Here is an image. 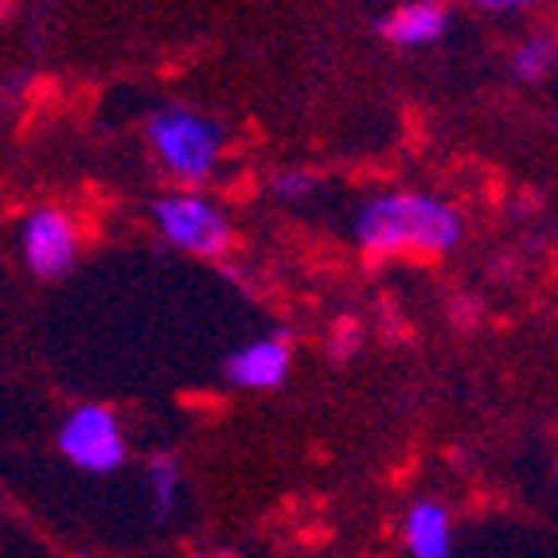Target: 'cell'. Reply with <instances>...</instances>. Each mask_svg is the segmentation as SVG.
I'll return each mask as SVG.
<instances>
[{"label":"cell","mask_w":558,"mask_h":558,"mask_svg":"<svg viewBox=\"0 0 558 558\" xmlns=\"http://www.w3.org/2000/svg\"><path fill=\"white\" fill-rule=\"evenodd\" d=\"M270 187L281 204H305V199H313L320 192V177L308 172V168H286V172H278L270 180Z\"/></svg>","instance_id":"8fae6325"},{"label":"cell","mask_w":558,"mask_h":558,"mask_svg":"<svg viewBox=\"0 0 558 558\" xmlns=\"http://www.w3.org/2000/svg\"><path fill=\"white\" fill-rule=\"evenodd\" d=\"M555 66H558V39L555 36L523 39V44L515 47V56H512V75L520 78V83H527V86L543 83Z\"/></svg>","instance_id":"30bf717a"},{"label":"cell","mask_w":558,"mask_h":558,"mask_svg":"<svg viewBox=\"0 0 558 558\" xmlns=\"http://www.w3.org/2000/svg\"><path fill=\"white\" fill-rule=\"evenodd\" d=\"M145 145L177 184L196 187L219 172L227 133L196 106L165 102L145 118Z\"/></svg>","instance_id":"7a4b0ae2"},{"label":"cell","mask_w":558,"mask_h":558,"mask_svg":"<svg viewBox=\"0 0 558 558\" xmlns=\"http://www.w3.org/2000/svg\"><path fill=\"white\" fill-rule=\"evenodd\" d=\"M145 493H149L153 515L160 523L172 520L180 508V493H184V465L172 453H153L145 465Z\"/></svg>","instance_id":"9c48e42d"},{"label":"cell","mask_w":558,"mask_h":558,"mask_svg":"<svg viewBox=\"0 0 558 558\" xmlns=\"http://www.w3.org/2000/svg\"><path fill=\"white\" fill-rule=\"evenodd\" d=\"M20 262L24 270L39 281H63L66 274L78 266V254H83V231H78L75 215L66 207L44 204L32 207L24 219H20Z\"/></svg>","instance_id":"5b68a950"},{"label":"cell","mask_w":558,"mask_h":558,"mask_svg":"<svg viewBox=\"0 0 558 558\" xmlns=\"http://www.w3.org/2000/svg\"><path fill=\"white\" fill-rule=\"evenodd\" d=\"M75 558H98V555H75Z\"/></svg>","instance_id":"4fadbf2b"},{"label":"cell","mask_w":558,"mask_h":558,"mask_svg":"<svg viewBox=\"0 0 558 558\" xmlns=\"http://www.w3.org/2000/svg\"><path fill=\"white\" fill-rule=\"evenodd\" d=\"M555 476H558V465H555Z\"/></svg>","instance_id":"5bb4252c"},{"label":"cell","mask_w":558,"mask_h":558,"mask_svg":"<svg viewBox=\"0 0 558 558\" xmlns=\"http://www.w3.org/2000/svg\"><path fill=\"white\" fill-rule=\"evenodd\" d=\"M375 28L391 47L418 51V47L438 44L449 32V9L438 0H410V4H399L395 12H387Z\"/></svg>","instance_id":"52a82bcc"},{"label":"cell","mask_w":558,"mask_h":558,"mask_svg":"<svg viewBox=\"0 0 558 558\" xmlns=\"http://www.w3.org/2000/svg\"><path fill=\"white\" fill-rule=\"evenodd\" d=\"M289 372H293V348H289L286 332L258 336L223 360V383L234 391H278Z\"/></svg>","instance_id":"8992f818"},{"label":"cell","mask_w":558,"mask_h":558,"mask_svg":"<svg viewBox=\"0 0 558 558\" xmlns=\"http://www.w3.org/2000/svg\"><path fill=\"white\" fill-rule=\"evenodd\" d=\"M352 239L367 254H449L465 239V215L429 192H379L360 204Z\"/></svg>","instance_id":"6da1fadb"},{"label":"cell","mask_w":558,"mask_h":558,"mask_svg":"<svg viewBox=\"0 0 558 558\" xmlns=\"http://www.w3.org/2000/svg\"><path fill=\"white\" fill-rule=\"evenodd\" d=\"M56 449L66 465L86 476H110L130 461L125 426L102 402H78L66 410L56 429Z\"/></svg>","instance_id":"277c9868"},{"label":"cell","mask_w":558,"mask_h":558,"mask_svg":"<svg viewBox=\"0 0 558 558\" xmlns=\"http://www.w3.org/2000/svg\"><path fill=\"white\" fill-rule=\"evenodd\" d=\"M523 9H527L523 0H481V12H493V16H515Z\"/></svg>","instance_id":"7c38bea8"},{"label":"cell","mask_w":558,"mask_h":558,"mask_svg":"<svg viewBox=\"0 0 558 558\" xmlns=\"http://www.w3.org/2000/svg\"><path fill=\"white\" fill-rule=\"evenodd\" d=\"M402 543L410 558H449L453 555V520L449 508L434 496H418L402 520Z\"/></svg>","instance_id":"ba28073f"},{"label":"cell","mask_w":558,"mask_h":558,"mask_svg":"<svg viewBox=\"0 0 558 558\" xmlns=\"http://www.w3.org/2000/svg\"><path fill=\"white\" fill-rule=\"evenodd\" d=\"M153 223H157L160 239L180 254L192 258H219L234 242L231 215L223 204H215L211 196L196 192V187H177L165 196L153 199Z\"/></svg>","instance_id":"3957f363"}]
</instances>
